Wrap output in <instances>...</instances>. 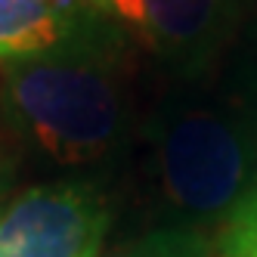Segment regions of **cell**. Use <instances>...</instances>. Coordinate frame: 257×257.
<instances>
[{
  "label": "cell",
  "instance_id": "1",
  "mask_svg": "<svg viewBox=\"0 0 257 257\" xmlns=\"http://www.w3.org/2000/svg\"><path fill=\"white\" fill-rule=\"evenodd\" d=\"M7 99L28 137L59 164H90L112 152L124 127V99L99 59L34 56L7 62Z\"/></svg>",
  "mask_w": 257,
  "mask_h": 257
},
{
  "label": "cell",
  "instance_id": "2",
  "mask_svg": "<svg viewBox=\"0 0 257 257\" xmlns=\"http://www.w3.org/2000/svg\"><path fill=\"white\" fill-rule=\"evenodd\" d=\"M251 137L211 108L174 112L158 137V180L168 201L192 217L232 214L251 189Z\"/></svg>",
  "mask_w": 257,
  "mask_h": 257
},
{
  "label": "cell",
  "instance_id": "3",
  "mask_svg": "<svg viewBox=\"0 0 257 257\" xmlns=\"http://www.w3.org/2000/svg\"><path fill=\"white\" fill-rule=\"evenodd\" d=\"M105 205L87 189H31L0 214V257H96Z\"/></svg>",
  "mask_w": 257,
  "mask_h": 257
},
{
  "label": "cell",
  "instance_id": "4",
  "mask_svg": "<svg viewBox=\"0 0 257 257\" xmlns=\"http://www.w3.org/2000/svg\"><path fill=\"white\" fill-rule=\"evenodd\" d=\"M90 10L134 28L161 50H186L205 41L223 19L226 0H87Z\"/></svg>",
  "mask_w": 257,
  "mask_h": 257
},
{
  "label": "cell",
  "instance_id": "5",
  "mask_svg": "<svg viewBox=\"0 0 257 257\" xmlns=\"http://www.w3.org/2000/svg\"><path fill=\"white\" fill-rule=\"evenodd\" d=\"M87 0H0V62H22L65 47Z\"/></svg>",
  "mask_w": 257,
  "mask_h": 257
},
{
  "label": "cell",
  "instance_id": "6",
  "mask_svg": "<svg viewBox=\"0 0 257 257\" xmlns=\"http://www.w3.org/2000/svg\"><path fill=\"white\" fill-rule=\"evenodd\" d=\"M223 257H257V189L226 217Z\"/></svg>",
  "mask_w": 257,
  "mask_h": 257
},
{
  "label": "cell",
  "instance_id": "7",
  "mask_svg": "<svg viewBox=\"0 0 257 257\" xmlns=\"http://www.w3.org/2000/svg\"><path fill=\"white\" fill-rule=\"evenodd\" d=\"M112 257H143V254H134V251H118V254H112Z\"/></svg>",
  "mask_w": 257,
  "mask_h": 257
}]
</instances>
